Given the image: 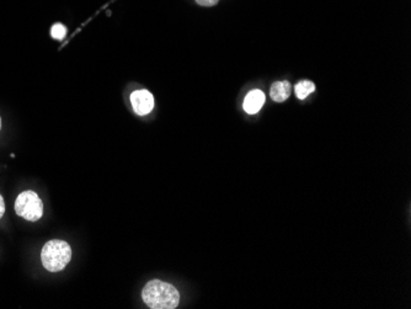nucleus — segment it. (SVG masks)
Wrapping results in <instances>:
<instances>
[{
    "instance_id": "1",
    "label": "nucleus",
    "mask_w": 411,
    "mask_h": 309,
    "mask_svg": "<svg viewBox=\"0 0 411 309\" xmlns=\"http://www.w3.org/2000/svg\"><path fill=\"white\" fill-rule=\"evenodd\" d=\"M142 298L151 309H175L180 302V293L170 283L151 280L143 288Z\"/></svg>"
},
{
    "instance_id": "2",
    "label": "nucleus",
    "mask_w": 411,
    "mask_h": 309,
    "mask_svg": "<svg viewBox=\"0 0 411 309\" xmlns=\"http://www.w3.org/2000/svg\"><path fill=\"white\" fill-rule=\"evenodd\" d=\"M72 259V249L67 242L53 239L42 248L41 261L50 273H60Z\"/></svg>"
},
{
    "instance_id": "3",
    "label": "nucleus",
    "mask_w": 411,
    "mask_h": 309,
    "mask_svg": "<svg viewBox=\"0 0 411 309\" xmlns=\"http://www.w3.org/2000/svg\"><path fill=\"white\" fill-rule=\"evenodd\" d=\"M15 212L26 221L36 222L43 215V203L35 191H23L15 201Z\"/></svg>"
},
{
    "instance_id": "4",
    "label": "nucleus",
    "mask_w": 411,
    "mask_h": 309,
    "mask_svg": "<svg viewBox=\"0 0 411 309\" xmlns=\"http://www.w3.org/2000/svg\"><path fill=\"white\" fill-rule=\"evenodd\" d=\"M131 104H132L133 110L137 115L146 116L154 107V97L151 95V92H148L146 89L136 90L131 95Z\"/></svg>"
},
{
    "instance_id": "5",
    "label": "nucleus",
    "mask_w": 411,
    "mask_h": 309,
    "mask_svg": "<svg viewBox=\"0 0 411 309\" xmlns=\"http://www.w3.org/2000/svg\"><path fill=\"white\" fill-rule=\"evenodd\" d=\"M264 104H265V94L259 89H256V90H252L247 94L242 107H244V110L247 111V114L254 115L261 110Z\"/></svg>"
},
{
    "instance_id": "6",
    "label": "nucleus",
    "mask_w": 411,
    "mask_h": 309,
    "mask_svg": "<svg viewBox=\"0 0 411 309\" xmlns=\"http://www.w3.org/2000/svg\"><path fill=\"white\" fill-rule=\"evenodd\" d=\"M292 92V87L287 80L276 82L269 89V97L276 102H284L287 100Z\"/></svg>"
},
{
    "instance_id": "7",
    "label": "nucleus",
    "mask_w": 411,
    "mask_h": 309,
    "mask_svg": "<svg viewBox=\"0 0 411 309\" xmlns=\"http://www.w3.org/2000/svg\"><path fill=\"white\" fill-rule=\"evenodd\" d=\"M294 92H296V95H297L299 100H304L309 94L316 92V84L311 82V80H301L296 85Z\"/></svg>"
},
{
    "instance_id": "8",
    "label": "nucleus",
    "mask_w": 411,
    "mask_h": 309,
    "mask_svg": "<svg viewBox=\"0 0 411 309\" xmlns=\"http://www.w3.org/2000/svg\"><path fill=\"white\" fill-rule=\"evenodd\" d=\"M50 35H52V37L55 38V40H60H60H63L65 35H67V28H65V26H63L62 23H55V25H53L52 28H50Z\"/></svg>"
},
{
    "instance_id": "9",
    "label": "nucleus",
    "mask_w": 411,
    "mask_h": 309,
    "mask_svg": "<svg viewBox=\"0 0 411 309\" xmlns=\"http://www.w3.org/2000/svg\"><path fill=\"white\" fill-rule=\"evenodd\" d=\"M220 0H196V3L201 6H215Z\"/></svg>"
},
{
    "instance_id": "10",
    "label": "nucleus",
    "mask_w": 411,
    "mask_h": 309,
    "mask_svg": "<svg viewBox=\"0 0 411 309\" xmlns=\"http://www.w3.org/2000/svg\"><path fill=\"white\" fill-rule=\"evenodd\" d=\"M5 213V202L4 199H3V196L0 195V218L4 216Z\"/></svg>"
},
{
    "instance_id": "11",
    "label": "nucleus",
    "mask_w": 411,
    "mask_h": 309,
    "mask_svg": "<svg viewBox=\"0 0 411 309\" xmlns=\"http://www.w3.org/2000/svg\"><path fill=\"white\" fill-rule=\"evenodd\" d=\"M0 129H1V119H0Z\"/></svg>"
}]
</instances>
